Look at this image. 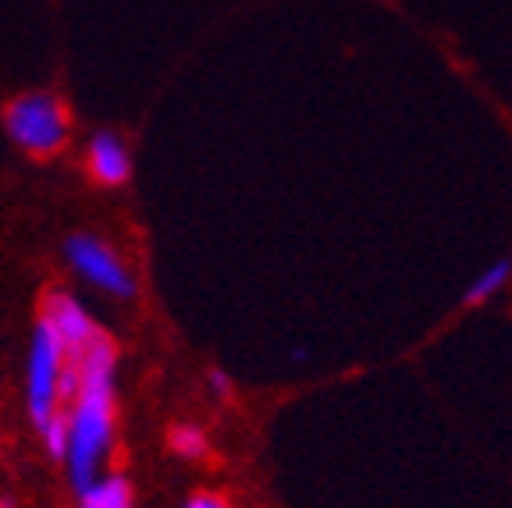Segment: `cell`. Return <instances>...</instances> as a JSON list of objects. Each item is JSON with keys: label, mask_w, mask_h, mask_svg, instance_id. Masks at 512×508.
Returning a JSON list of instances; mask_svg holds the SVG:
<instances>
[{"label": "cell", "mask_w": 512, "mask_h": 508, "mask_svg": "<svg viewBox=\"0 0 512 508\" xmlns=\"http://www.w3.org/2000/svg\"><path fill=\"white\" fill-rule=\"evenodd\" d=\"M79 388L75 398L68 402V448H64V466H68V480L75 491L93 484L100 477L107 452L114 445V370H118V345L107 338L104 331L96 334L86 345L79 359Z\"/></svg>", "instance_id": "6da1fadb"}, {"label": "cell", "mask_w": 512, "mask_h": 508, "mask_svg": "<svg viewBox=\"0 0 512 508\" xmlns=\"http://www.w3.org/2000/svg\"><path fill=\"white\" fill-rule=\"evenodd\" d=\"M4 128L25 157L50 160L72 139V111L57 93L32 89V93H18L15 100H8Z\"/></svg>", "instance_id": "7a4b0ae2"}, {"label": "cell", "mask_w": 512, "mask_h": 508, "mask_svg": "<svg viewBox=\"0 0 512 508\" xmlns=\"http://www.w3.org/2000/svg\"><path fill=\"white\" fill-rule=\"evenodd\" d=\"M68 349L54 334V327L47 320L36 324L29 345V363H25V405H29L32 427L40 430L61 405V374L68 366Z\"/></svg>", "instance_id": "3957f363"}, {"label": "cell", "mask_w": 512, "mask_h": 508, "mask_svg": "<svg viewBox=\"0 0 512 508\" xmlns=\"http://www.w3.org/2000/svg\"><path fill=\"white\" fill-rule=\"evenodd\" d=\"M64 256H68L72 270L86 285L100 288V292H107V295H118V299H132V295H136L132 270L125 267V260H121L104 239L79 231V235H72V239L64 242Z\"/></svg>", "instance_id": "277c9868"}, {"label": "cell", "mask_w": 512, "mask_h": 508, "mask_svg": "<svg viewBox=\"0 0 512 508\" xmlns=\"http://www.w3.org/2000/svg\"><path fill=\"white\" fill-rule=\"evenodd\" d=\"M40 320H47V324L54 327V334L64 342V349H68L72 359H79L82 352H86V345L100 334V327L93 324V317L82 310V302L68 292H57V288L43 292Z\"/></svg>", "instance_id": "5b68a950"}, {"label": "cell", "mask_w": 512, "mask_h": 508, "mask_svg": "<svg viewBox=\"0 0 512 508\" xmlns=\"http://www.w3.org/2000/svg\"><path fill=\"white\" fill-rule=\"evenodd\" d=\"M86 167L89 178L104 189H118L128 182L132 175V157H128V146L121 135L114 132H96L89 139V153H86Z\"/></svg>", "instance_id": "8992f818"}, {"label": "cell", "mask_w": 512, "mask_h": 508, "mask_svg": "<svg viewBox=\"0 0 512 508\" xmlns=\"http://www.w3.org/2000/svg\"><path fill=\"white\" fill-rule=\"evenodd\" d=\"M79 494V508H132V484L125 473H107L86 484Z\"/></svg>", "instance_id": "52a82bcc"}, {"label": "cell", "mask_w": 512, "mask_h": 508, "mask_svg": "<svg viewBox=\"0 0 512 508\" xmlns=\"http://www.w3.org/2000/svg\"><path fill=\"white\" fill-rule=\"evenodd\" d=\"M512 281V260L509 256H502V260H495L491 267H484L473 278V285L463 292V302L466 306H484V302H491L495 295H502L505 288H509Z\"/></svg>", "instance_id": "ba28073f"}, {"label": "cell", "mask_w": 512, "mask_h": 508, "mask_svg": "<svg viewBox=\"0 0 512 508\" xmlns=\"http://www.w3.org/2000/svg\"><path fill=\"white\" fill-rule=\"evenodd\" d=\"M168 445H171V452H175L178 459H185V462H200V459H207V455H210L207 434H203L196 423H175V427H171V434H168Z\"/></svg>", "instance_id": "9c48e42d"}, {"label": "cell", "mask_w": 512, "mask_h": 508, "mask_svg": "<svg viewBox=\"0 0 512 508\" xmlns=\"http://www.w3.org/2000/svg\"><path fill=\"white\" fill-rule=\"evenodd\" d=\"M182 508H232V501L224 498V494H217V491H196V494H189V498H185Z\"/></svg>", "instance_id": "30bf717a"}, {"label": "cell", "mask_w": 512, "mask_h": 508, "mask_svg": "<svg viewBox=\"0 0 512 508\" xmlns=\"http://www.w3.org/2000/svg\"><path fill=\"white\" fill-rule=\"evenodd\" d=\"M207 384H210V391H214L217 398H232L235 395V384H232V377L224 374L221 366H214L207 374Z\"/></svg>", "instance_id": "8fae6325"}]
</instances>
